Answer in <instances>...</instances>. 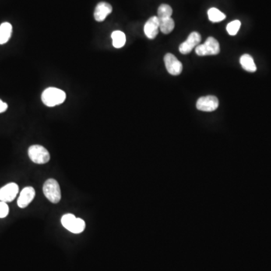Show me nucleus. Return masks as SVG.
<instances>
[{"mask_svg": "<svg viewBox=\"0 0 271 271\" xmlns=\"http://www.w3.org/2000/svg\"><path fill=\"white\" fill-rule=\"evenodd\" d=\"M112 12H113L112 5L107 3V2H102L96 5L93 16H94V19L96 22H102L106 19V17L108 16Z\"/></svg>", "mask_w": 271, "mask_h": 271, "instance_id": "nucleus-12", "label": "nucleus"}, {"mask_svg": "<svg viewBox=\"0 0 271 271\" xmlns=\"http://www.w3.org/2000/svg\"><path fill=\"white\" fill-rule=\"evenodd\" d=\"M241 23L240 21H234L227 25V32L230 36H235L240 30Z\"/></svg>", "mask_w": 271, "mask_h": 271, "instance_id": "nucleus-19", "label": "nucleus"}, {"mask_svg": "<svg viewBox=\"0 0 271 271\" xmlns=\"http://www.w3.org/2000/svg\"><path fill=\"white\" fill-rule=\"evenodd\" d=\"M240 64L243 69H245L247 72H254L257 70L256 65H255L254 60L249 54H244L240 57Z\"/></svg>", "mask_w": 271, "mask_h": 271, "instance_id": "nucleus-14", "label": "nucleus"}, {"mask_svg": "<svg viewBox=\"0 0 271 271\" xmlns=\"http://www.w3.org/2000/svg\"><path fill=\"white\" fill-rule=\"evenodd\" d=\"M7 109H8V104L2 101V100H0V113L6 111Z\"/></svg>", "mask_w": 271, "mask_h": 271, "instance_id": "nucleus-21", "label": "nucleus"}, {"mask_svg": "<svg viewBox=\"0 0 271 271\" xmlns=\"http://www.w3.org/2000/svg\"><path fill=\"white\" fill-rule=\"evenodd\" d=\"M9 212V208L6 203L0 201V219L6 217Z\"/></svg>", "mask_w": 271, "mask_h": 271, "instance_id": "nucleus-20", "label": "nucleus"}, {"mask_svg": "<svg viewBox=\"0 0 271 271\" xmlns=\"http://www.w3.org/2000/svg\"><path fill=\"white\" fill-rule=\"evenodd\" d=\"M172 14H173V9L171 7L167 4H162L159 6L157 17L159 20H163V19L171 18Z\"/></svg>", "mask_w": 271, "mask_h": 271, "instance_id": "nucleus-18", "label": "nucleus"}, {"mask_svg": "<svg viewBox=\"0 0 271 271\" xmlns=\"http://www.w3.org/2000/svg\"><path fill=\"white\" fill-rule=\"evenodd\" d=\"M67 98L64 90L57 88H47L42 94L43 103L48 107H54L62 104Z\"/></svg>", "mask_w": 271, "mask_h": 271, "instance_id": "nucleus-1", "label": "nucleus"}, {"mask_svg": "<svg viewBox=\"0 0 271 271\" xmlns=\"http://www.w3.org/2000/svg\"><path fill=\"white\" fill-rule=\"evenodd\" d=\"M159 20V19H158ZM160 22V30L163 34H169L173 31L175 27V22L173 18H167L163 20H159Z\"/></svg>", "mask_w": 271, "mask_h": 271, "instance_id": "nucleus-16", "label": "nucleus"}, {"mask_svg": "<svg viewBox=\"0 0 271 271\" xmlns=\"http://www.w3.org/2000/svg\"><path fill=\"white\" fill-rule=\"evenodd\" d=\"M36 196V191L33 187H26L20 193L18 199V206L20 208H26L33 201Z\"/></svg>", "mask_w": 271, "mask_h": 271, "instance_id": "nucleus-11", "label": "nucleus"}, {"mask_svg": "<svg viewBox=\"0 0 271 271\" xmlns=\"http://www.w3.org/2000/svg\"><path fill=\"white\" fill-rule=\"evenodd\" d=\"M12 34V26L8 22L0 25V45L5 44L10 40Z\"/></svg>", "mask_w": 271, "mask_h": 271, "instance_id": "nucleus-13", "label": "nucleus"}, {"mask_svg": "<svg viewBox=\"0 0 271 271\" xmlns=\"http://www.w3.org/2000/svg\"><path fill=\"white\" fill-rule=\"evenodd\" d=\"M113 45L115 48H121L126 43V36L123 32L116 30L112 33Z\"/></svg>", "mask_w": 271, "mask_h": 271, "instance_id": "nucleus-15", "label": "nucleus"}, {"mask_svg": "<svg viewBox=\"0 0 271 271\" xmlns=\"http://www.w3.org/2000/svg\"><path fill=\"white\" fill-rule=\"evenodd\" d=\"M160 30V22L157 16L149 18L144 26V33L149 39L154 40L158 34Z\"/></svg>", "mask_w": 271, "mask_h": 271, "instance_id": "nucleus-10", "label": "nucleus"}, {"mask_svg": "<svg viewBox=\"0 0 271 271\" xmlns=\"http://www.w3.org/2000/svg\"><path fill=\"white\" fill-rule=\"evenodd\" d=\"M166 69L172 75H179L182 71V64L173 54L168 53L164 56Z\"/></svg>", "mask_w": 271, "mask_h": 271, "instance_id": "nucleus-8", "label": "nucleus"}, {"mask_svg": "<svg viewBox=\"0 0 271 271\" xmlns=\"http://www.w3.org/2000/svg\"><path fill=\"white\" fill-rule=\"evenodd\" d=\"M28 156L33 163L45 164L50 160L48 151L40 145H33L28 149Z\"/></svg>", "mask_w": 271, "mask_h": 271, "instance_id": "nucleus-4", "label": "nucleus"}, {"mask_svg": "<svg viewBox=\"0 0 271 271\" xmlns=\"http://www.w3.org/2000/svg\"><path fill=\"white\" fill-rule=\"evenodd\" d=\"M201 41V36L198 32H193L188 36L186 41L180 45V51L181 54H188L191 52L195 47L199 45Z\"/></svg>", "mask_w": 271, "mask_h": 271, "instance_id": "nucleus-7", "label": "nucleus"}, {"mask_svg": "<svg viewBox=\"0 0 271 271\" xmlns=\"http://www.w3.org/2000/svg\"><path fill=\"white\" fill-rule=\"evenodd\" d=\"M208 17L209 20L213 23L222 22L226 19V16L224 13H222L221 11L216 8H212L208 11Z\"/></svg>", "mask_w": 271, "mask_h": 271, "instance_id": "nucleus-17", "label": "nucleus"}, {"mask_svg": "<svg viewBox=\"0 0 271 271\" xmlns=\"http://www.w3.org/2000/svg\"><path fill=\"white\" fill-rule=\"evenodd\" d=\"M195 52L199 56L217 55L220 52V45L215 38L209 37L204 44L195 47Z\"/></svg>", "mask_w": 271, "mask_h": 271, "instance_id": "nucleus-5", "label": "nucleus"}, {"mask_svg": "<svg viewBox=\"0 0 271 271\" xmlns=\"http://www.w3.org/2000/svg\"><path fill=\"white\" fill-rule=\"evenodd\" d=\"M43 193L45 198L53 203H58L61 201V188L57 181L54 179H49L44 183Z\"/></svg>", "mask_w": 271, "mask_h": 271, "instance_id": "nucleus-3", "label": "nucleus"}, {"mask_svg": "<svg viewBox=\"0 0 271 271\" xmlns=\"http://www.w3.org/2000/svg\"><path fill=\"white\" fill-rule=\"evenodd\" d=\"M19 192V187L16 183H8L0 188V201L2 202H12Z\"/></svg>", "mask_w": 271, "mask_h": 271, "instance_id": "nucleus-9", "label": "nucleus"}, {"mask_svg": "<svg viewBox=\"0 0 271 271\" xmlns=\"http://www.w3.org/2000/svg\"><path fill=\"white\" fill-rule=\"evenodd\" d=\"M197 109L200 111L213 112L219 107V100L215 96H202L197 102Z\"/></svg>", "mask_w": 271, "mask_h": 271, "instance_id": "nucleus-6", "label": "nucleus"}, {"mask_svg": "<svg viewBox=\"0 0 271 271\" xmlns=\"http://www.w3.org/2000/svg\"><path fill=\"white\" fill-rule=\"evenodd\" d=\"M61 224L67 230L73 234H81L85 229V222L80 218H76L73 214L68 213L61 219Z\"/></svg>", "mask_w": 271, "mask_h": 271, "instance_id": "nucleus-2", "label": "nucleus"}]
</instances>
